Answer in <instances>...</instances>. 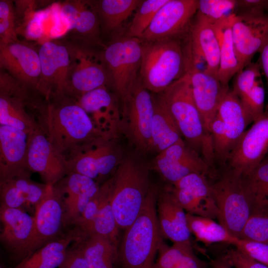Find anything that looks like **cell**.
I'll return each mask as SVG.
<instances>
[{"label": "cell", "instance_id": "1", "mask_svg": "<svg viewBox=\"0 0 268 268\" xmlns=\"http://www.w3.org/2000/svg\"><path fill=\"white\" fill-rule=\"evenodd\" d=\"M38 123L55 150L67 161L95 142L111 139L96 128L76 99L67 94L46 99Z\"/></svg>", "mask_w": 268, "mask_h": 268}, {"label": "cell", "instance_id": "2", "mask_svg": "<svg viewBox=\"0 0 268 268\" xmlns=\"http://www.w3.org/2000/svg\"><path fill=\"white\" fill-rule=\"evenodd\" d=\"M158 192L152 186L135 220L119 242L115 268H152L163 240L156 209Z\"/></svg>", "mask_w": 268, "mask_h": 268}, {"label": "cell", "instance_id": "3", "mask_svg": "<svg viewBox=\"0 0 268 268\" xmlns=\"http://www.w3.org/2000/svg\"><path fill=\"white\" fill-rule=\"evenodd\" d=\"M159 97L173 117L187 145L197 151L211 167L215 163L212 138L205 130L195 102L187 72Z\"/></svg>", "mask_w": 268, "mask_h": 268}, {"label": "cell", "instance_id": "4", "mask_svg": "<svg viewBox=\"0 0 268 268\" xmlns=\"http://www.w3.org/2000/svg\"><path fill=\"white\" fill-rule=\"evenodd\" d=\"M148 167L129 156L122 159L112 176L111 204L120 229L125 230L138 216L151 188Z\"/></svg>", "mask_w": 268, "mask_h": 268}, {"label": "cell", "instance_id": "5", "mask_svg": "<svg viewBox=\"0 0 268 268\" xmlns=\"http://www.w3.org/2000/svg\"><path fill=\"white\" fill-rule=\"evenodd\" d=\"M141 42L139 79L147 90L159 94L185 73V52L177 38Z\"/></svg>", "mask_w": 268, "mask_h": 268}, {"label": "cell", "instance_id": "6", "mask_svg": "<svg viewBox=\"0 0 268 268\" xmlns=\"http://www.w3.org/2000/svg\"><path fill=\"white\" fill-rule=\"evenodd\" d=\"M39 91L0 69V125L13 127L29 134L39 125L29 111L41 106Z\"/></svg>", "mask_w": 268, "mask_h": 268}, {"label": "cell", "instance_id": "7", "mask_svg": "<svg viewBox=\"0 0 268 268\" xmlns=\"http://www.w3.org/2000/svg\"><path fill=\"white\" fill-rule=\"evenodd\" d=\"M210 184L219 223L232 236L240 239L243 228L252 214L243 177L224 168L218 179Z\"/></svg>", "mask_w": 268, "mask_h": 268}, {"label": "cell", "instance_id": "8", "mask_svg": "<svg viewBox=\"0 0 268 268\" xmlns=\"http://www.w3.org/2000/svg\"><path fill=\"white\" fill-rule=\"evenodd\" d=\"M65 42L70 56L67 95L76 98L88 91L110 84L102 52L97 53L90 48L91 46L79 41Z\"/></svg>", "mask_w": 268, "mask_h": 268}, {"label": "cell", "instance_id": "9", "mask_svg": "<svg viewBox=\"0 0 268 268\" xmlns=\"http://www.w3.org/2000/svg\"><path fill=\"white\" fill-rule=\"evenodd\" d=\"M141 44L139 38L126 36L104 46L102 52L110 76V84L124 101L138 79Z\"/></svg>", "mask_w": 268, "mask_h": 268}, {"label": "cell", "instance_id": "10", "mask_svg": "<svg viewBox=\"0 0 268 268\" xmlns=\"http://www.w3.org/2000/svg\"><path fill=\"white\" fill-rule=\"evenodd\" d=\"M268 154V112L246 130L230 153L224 168L242 177Z\"/></svg>", "mask_w": 268, "mask_h": 268}, {"label": "cell", "instance_id": "11", "mask_svg": "<svg viewBox=\"0 0 268 268\" xmlns=\"http://www.w3.org/2000/svg\"><path fill=\"white\" fill-rule=\"evenodd\" d=\"M38 53L41 73L37 90L46 99L67 94L70 56L66 43L47 41L40 46Z\"/></svg>", "mask_w": 268, "mask_h": 268}, {"label": "cell", "instance_id": "12", "mask_svg": "<svg viewBox=\"0 0 268 268\" xmlns=\"http://www.w3.org/2000/svg\"><path fill=\"white\" fill-rule=\"evenodd\" d=\"M114 141V139H101L70 158L67 160V174H80L98 184L114 174L122 160Z\"/></svg>", "mask_w": 268, "mask_h": 268}, {"label": "cell", "instance_id": "13", "mask_svg": "<svg viewBox=\"0 0 268 268\" xmlns=\"http://www.w3.org/2000/svg\"><path fill=\"white\" fill-rule=\"evenodd\" d=\"M129 135L141 151H150L154 101L139 79L124 101Z\"/></svg>", "mask_w": 268, "mask_h": 268}, {"label": "cell", "instance_id": "14", "mask_svg": "<svg viewBox=\"0 0 268 268\" xmlns=\"http://www.w3.org/2000/svg\"><path fill=\"white\" fill-rule=\"evenodd\" d=\"M198 11V0H169L156 13L139 38L150 41L177 38L190 29Z\"/></svg>", "mask_w": 268, "mask_h": 268}, {"label": "cell", "instance_id": "15", "mask_svg": "<svg viewBox=\"0 0 268 268\" xmlns=\"http://www.w3.org/2000/svg\"><path fill=\"white\" fill-rule=\"evenodd\" d=\"M232 30L240 71L268 41V13H234Z\"/></svg>", "mask_w": 268, "mask_h": 268}, {"label": "cell", "instance_id": "16", "mask_svg": "<svg viewBox=\"0 0 268 268\" xmlns=\"http://www.w3.org/2000/svg\"><path fill=\"white\" fill-rule=\"evenodd\" d=\"M168 188L187 213L217 218L218 209L206 175L191 174Z\"/></svg>", "mask_w": 268, "mask_h": 268}, {"label": "cell", "instance_id": "17", "mask_svg": "<svg viewBox=\"0 0 268 268\" xmlns=\"http://www.w3.org/2000/svg\"><path fill=\"white\" fill-rule=\"evenodd\" d=\"M154 165L162 177L171 185L191 174L207 175L211 168L182 138L159 153Z\"/></svg>", "mask_w": 268, "mask_h": 268}, {"label": "cell", "instance_id": "18", "mask_svg": "<svg viewBox=\"0 0 268 268\" xmlns=\"http://www.w3.org/2000/svg\"><path fill=\"white\" fill-rule=\"evenodd\" d=\"M65 217L60 193L54 186L49 185L45 196L35 208L34 233L27 256L58 238L66 223Z\"/></svg>", "mask_w": 268, "mask_h": 268}, {"label": "cell", "instance_id": "19", "mask_svg": "<svg viewBox=\"0 0 268 268\" xmlns=\"http://www.w3.org/2000/svg\"><path fill=\"white\" fill-rule=\"evenodd\" d=\"M185 66L195 102L204 128L210 134L211 122L217 114L223 96L229 88L224 87L217 77L200 69L188 56H185Z\"/></svg>", "mask_w": 268, "mask_h": 268}, {"label": "cell", "instance_id": "20", "mask_svg": "<svg viewBox=\"0 0 268 268\" xmlns=\"http://www.w3.org/2000/svg\"><path fill=\"white\" fill-rule=\"evenodd\" d=\"M27 163L29 170L48 185H55L68 173L67 160L55 150L40 126L29 134Z\"/></svg>", "mask_w": 268, "mask_h": 268}, {"label": "cell", "instance_id": "21", "mask_svg": "<svg viewBox=\"0 0 268 268\" xmlns=\"http://www.w3.org/2000/svg\"><path fill=\"white\" fill-rule=\"evenodd\" d=\"M1 243L20 262L28 254L35 229V218L21 208L0 206Z\"/></svg>", "mask_w": 268, "mask_h": 268}, {"label": "cell", "instance_id": "22", "mask_svg": "<svg viewBox=\"0 0 268 268\" xmlns=\"http://www.w3.org/2000/svg\"><path fill=\"white\" fill-rule=\"evenodd\" d=\"M0 69L37 89L41 73L38 50L26 42L0 43Z\"/></svg>", "mask_w": 268, "mask_h": 268}, {"label": "cell", "instance_id": "23", "mask_svg": "<svg viewBox=\"0 0 268 268\" xmlns=\"http://www.w3.org/2000/svg\"><path fill=\"white\" fill-rule=\"evenodd\" d=\"M88 114L96 128L107 138L115 139L122 126V119L116 101L104 85L75 98Z\"/></svg>", "mask_w": 268, "mask_h": 268}, {"label": "cell", "instance_id": "24", "mask_svg": "<svg viewBox=\"0 0 268 268\" xmlns=\"http://www.w3.org/2000/svg\"><path fill=\"white\" fill-rule=\"evenodd\" d=\"M190 31L189 51L193 62L198 67L202 59L206 64L204 71L217 77L220 48L213 23L197 11Z\"/></svg>", "mask_w": 268, "mask_h": 268}, {"label": "cell", "instance_id": "25", "mask_svg": "<svg viewBox=\"0 0 268 268\" xmlns=\"http://www.w3.org/2000/svg\"><path fill=\"white\" fill-rule=\"evenodd\" d=\"M29 134L0 125V180L31 172L28 166Z\"/></svg>", "mask_w": 268, "mask_h": 268}, {"label": "cell", "instance_id": "26", "mask_svg": "<svg viewBox=\"0 0 268 268\" xmlns=\"http://www.w3.org/2000/svg\"><path fill=\"white\" fill-rule=\"evenodd\" d=\"M61 11L69 22L72 40L104 46L100 38V20L93 1H67L63 3Z\"/></svg>", "mask_w": 268, "mask_h": 268}, {"label": "cell", "instance_id": "27", "mask_svg": "<svg viewBox=\"0 0 268 268\" xmlns=\"http://www.w3.org/2000/svg\"><path fill=\"white\" fill-rule=\"evenodd\" d=\"M54 186L63 199L66 222L74 224L100 187L94 180L76 173L67 174Z\"/></svg>", "mask_w": 268, "mask_h": 268}, {"label": "cell", "instance_id": "28", "mask_svg": "<svg viewBox=\"0 0 268 268\" xmlns=\"http://www.w3.org/2000/svg\"><path fill=\"white\" fill-rule=\"evenodd\" d=\"M157 214L162 237L174 243L190 241L187 213L167 187L158 193Z\"/></svg>", "mask_w": 268, "mask_h": 268}, {"label": "cell", "instance_id": "29", "mask_svg": "<svg viewBox=\"0 0 268 268\" xmlns=\"http://www.w3.org/2000/svg\"><path fill=\"white\" fill-rule=\"evenodd\" d=\"M48 186L34 182L30 174L0 180V205L21 209L33 205L35 208L45 196Z\"/></svg>", "mask_w": 268, "mask_h": 268}, {"label": "cell", "instance_id": "30", "mask_svg": "<svg viewBox=\"0 0 268 268\" xmlns=\"http://www.w3.org/2000/svg\"><path fill=\"white\" fill-rule=\"evenodd\" d=\"M217 114L224 127V166L230 153L246 131L247 127L253 122L240 99L230 89L223 96Z\"/></svg>", "mask_w": 268, "mask_h": 268}, {"label": "cell", "instance_id": "31", "mask_svg": "<svg viewBox=\"0 0 268 268\" xmlns=\"http://www.w3.org/2000/svg\"><path fill=\"white\" fill-rule=\"evenodd\" d=\"M79 235L75 229L49 242L27 256L13 268H57L65 258L68 246Z\"/></svg>", "mask_w": 268, "mask_h": 268}, {"label": "cell", "instance_id": "32", "mask_svg": "<svg viewBox=\"0 0 268 268\" xmlns=\"http://www.w3.org/2000/svg\"><path fill=\"white\" fill-rule=\"evenodd\" d=\"M234 13L213 23L220 48V62L217 78L222 85L226 88H229L228 83L231 78L239 71L232 30Z\"/></svg>", "mask_w": 268, "mask_h": 268}, {"label": "cell", "instance_id": "33", "mask_svg": "<svg viewBox=\"0 0 268 268\" xmlns=\"http://www.w3.org/2000/svg\"><path fill=\"white\" fill-rule=\"evenodd\" d=\"M153 101L150 150L159 153L182 138V135L173 117L160 98H153Z\"/></svg>", "mask_w": 268, "mask_h": 268}, {"label": "cell", "instance_id": "34", "mask_svg": "<svg viewBox=\"0 0 268 268\" xmlns=\"http://www.w3.org/2000/svg\"><path fill=\"white\" fill-rule=\"evenodd\" d=\"M99 16L101 28L110 32L118 29L136 10L142 0H94Z\"/></svg>", "mask_w": 268, "mask_h": 268}, {"label": "cell", "instance_id": "35", "mask_svg": "<svg viewBox=\"0 0 268 268\" xmlns=\"http://www.w3.org/2000/svg\"><path fill=\"white\" fill-rule=\"evenodd\" d=\"M243 179L251 202L252 214L268 215V154Z\"/></svg>", "mask_w": 268, "mask_h": 268}, {"label": "cell", "instance_id": "36", "mask_svg": "<svg viewBox=\"0 0 268 268\" xmlns=\"http://www.w3.org/2000/svg\"><path fill=\"white\" fill-rule=\"evenodd\" d=\"M88 268H114L117 247L106 239L91 235L78 240Z\"/></svg>", "mask_w": 268, "mask_h": 268}, {"label": "cell", "instance_id": "37", "mask_svg": "<svg viewBox=\"0 0 268 268\" xmlns=\"http://www.w3.org/2000/svg\"><path fill=\"white\" fill-rule=\"evenodd\" d=\"M188 228L197 240L205 245L224 243L234 246L240 239L232 236L213 219L187 213Z\"/></svg>", "mask_w": 268, "mask_h": 268}, {"label": "cell", "instance_id": "38", "mask_svg": "<svg viewBox=\"0 0 268 268\" xmlns=\"http://www.w3.org/2000/svg\"><path fill=\"white\" fill-rule=\"evenodd\" d=\"M119 230L110 201L100 210L89 228L85 236L91 235L100 236L118 248Z\"/></svg>", "mask_w": 268, "mask_h": 268}, {"label": "cell", "instance_id": "39", "mask_svg": "<svg viewBox=\"0 0 268 268\" xmlns=\"http://www.w3.org/2000/svg\"><path fill=\"white\" fill-rule=\"evenodd\" d=\"M113 186L111 176L100 186L99 191L87 205L81 217L76 223L75 229L80 235L84 234L103 206L111 200Z\"/></svg>", "mask_w": 268, "mask_h": 268}, {"label": "cell", "instance_id": "40", "mask_svg": "<svg viewBox=\"0 0 268 268\" xmlns=\"http://www.w3.org/2000/svg\"><path fill=\"white\" fill-rule=\"evenodd\" d=\"M169 0H142L128 28L127 37L140 38L159 9Z\"/></svg>", "mask_w": 268, "mask_h": 268}, {"label": "cell", "instance_id": "41", "mask_svg": "<svg viewBox=\"0 0 268 268\" xmlns=\"http://www.w3.org/2000/svg\"><path fill=\"white\" fill-rule=\"evenodd\" d=\"M193 250L191 241L174 243L172 246H168L162 241L158 251V258L152 268H174Z\"/></svg>", "mask_w": 268, "mask_h": 268}, {"label": "cell", "instance_id": "42", "mask_svg": "<svg viewBox=\"0 0 268 268\" xmlns=\"http://www.w3.org/2000/svg\"><path fill=\"white\" fill-rule=\"evenodd\" d=\"M16 13L11 0H0V43L19 41L16 28Z\"/></svg>", "mask_w": 268, "mask_h": 268}, {"label": "cell", "instance_id": "43", "mask_svg": "<svg viewBox=\"0 0 268 268\" xmlns=\"http://www.w3.org/2000/svg\"><path fill=\"white\" fill-rule=\"evenodd\" d=\"M236 0H198V11L213 23L235 13Z\"/></svg>", "mask_w": 268, "mask_h": 268}, {"label": "cell", "instance_id": "44", "mask_svg": "<svg viewBox=\"0 0 268 268\" xmlns=\"http://www.w3.org/2000/svg\"><path fill=\"white\" fill-rule=\"evenodd\" d=\"M265 92L261 78L240 99L245 110L254 123L260 119L265 113Z\"/></svg>", "mask_w": 268, "mask_h": 268}, {"label": "cell", "instance_id": "45", "mask_svg": "<svg viewBox=\"0 0 268 268\" xmlns=\"http://www.w3.org/2000/svg\"><path fill=\"white\" fill-rule=\"evenodd\" d=\"M261 70L259 62H251L237 73L232 91L239 99L249 92L261 78Z\"/></svg>", "mask_w": 268, "mask_h": 268}, {"label": "cell", "instance_id": "46", "mask_svg": "<svg viewBox=\"0 0 268 268\" xmlns=\"http://www.w3.org/2000/svg\"><path fill=\"white\" fill-rule=\"evenodd\" d=\"M240 239L268 244V215L252 214L243 228Z\"/></svg>", "mask_w": 268, "mask_h": 268}, {"label": "cell", "instance_id": "47", "mask_svg": "<svg viewBox=\"0 0 268 268\" xmlns=\"http://www.w3.org/2000/svg\"><path fill=\"white\" fill-rule=\"evenodd\" d=\"M235 247L254 260L268 267V244L240 239Z\"/></svg>", "mask_w": 268, "mask_h": 268}, {"label": "cell", "instance_id": "48", "mask_svg": "<svg viewBox=\"0 0 268 268\" xmlns=\"http://www.w3.org/2000/svg\"><path fill=\"white\" fill-rule=\"evenodd\" d=\"M224 255L235 268H268V266L254 260L236 248L229 249Z\"/></svg>", "mask_w": 268, "mask_h": 268}, {"label": "cell", "instance_id": "49", "mask_svg": "<svg viewBox=\"0 0 268 268\" xmlns=\"http://www.w3.org/2000/svg\"><path fill=\"white\" fill-rule=\"evenodd\" d=\"M75 246L68 248L59 268H88L78 240Z\"/></svg>", "mask_w": 268, "mask_h": 268}, {"label": "cell", "instance_id": "50", "mask_svg": "<svg viewBox=\"0 0 268 268\" xmlns=\"http://www.w3.org/2000/svg\"><path fill=\"white\" fill-rule=\"evenodd\" d=\"M268 13V0H236V14Z\"/></svg>", "mask_w": 268, "mask_h": 268}, {"label": "cell", "instance_id": "51", "mask_svg": "<svg viewBox=\"0 0 268 268\" xmlns=\"http://www.w3.org/2000/svg\"><path fill=\"white\" fill-rule=\"evenodd\" d=\"M174 268H211L208 264L199 259L193 250L185 255Z\"/></svg>", "mask_w": 268, "mask_h": 268}, {"label": "cell", "instance_id": "52", "mask_svg": "<svg viewBox=\"0 0 268 268\" xmlns=\"http://www.w3.org/2000/svg\"><path fill=\"white\" fill-rule=\"evenodd\" d=\"M259 63L266 77L268 86V41L261 49Z\"/></svg>", "mask_w": 268, "mask_h": 268}, {"label": "cell", "instance_id": "53", "mask_svg": "<svg viewBox=\"0 0 268 268\" xmlns=\"http://www.w3.org/2000/svg\"><path fill=\"white\" fill-rule=\"evenodd\" d=\"M209 265L211 268H232V267L224 255L212 260Z\"/></svg>", "mask_w": 268, "mask_h": 268}, {"label": "cell", "instance_id": "54", "mask_svg": "<svg viewBox=\"0 0 268 268\" xmlns=\"http://www.w3.org/2000/svg\"></svg>", "mask_w": 268, "mask_h": 268}]
</instances>
